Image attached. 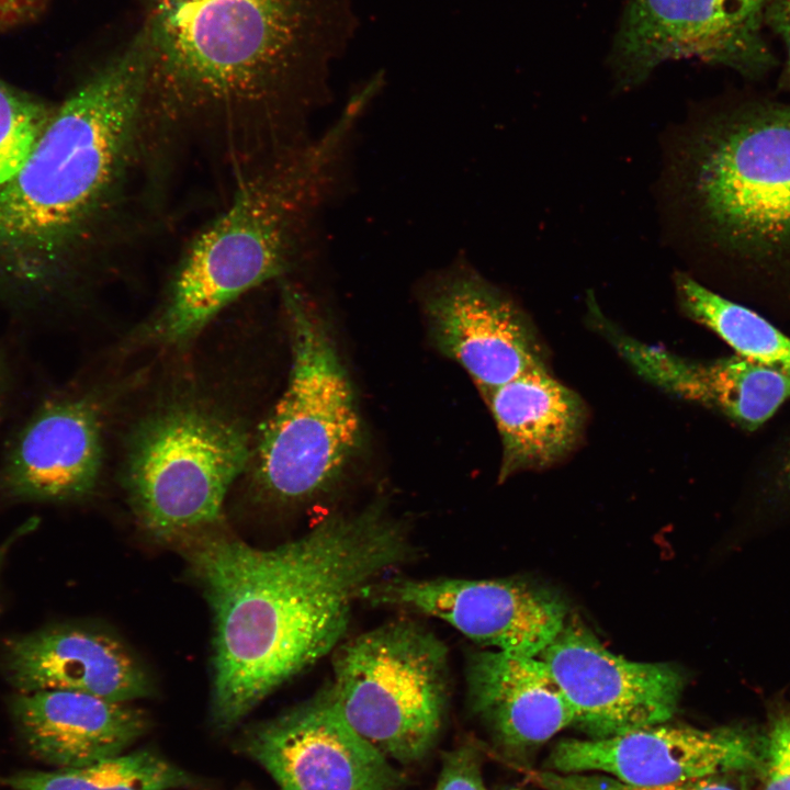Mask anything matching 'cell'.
Segmentation results:
<instances>
[{"label":"cell","instance_id":"4fadbf2b","mask_svg":"<svg viewBox=\"0 0 790 790\" xmlns=\"http://www.w3.org/2000/svg\"><path fill=\"white\" fill-rule=\"evenodd\" d=\"M765 737L736 729L653 724L620 734L556 744L548 766L596 772L633 786H663L725 772L760 770Z\"/></svg>","mask_w":790,"mask_h":790},{"label":"cell","instance_id":"6da1fadb","mask_svg":"<svg viewBox=\"0 0 790 790\" xmlns=\"http://www.w3.org/2000/svg\"><path fill=\"white\" fill-rule=\"evenodd\" d=\"M380 504L332 515L272 549L204 540L192 563L214 621L213 716L239 722L281 685L337 648L372 584L414 555Z\"/></svg>","mask_w":790,"mask_h":790},{"label":"cell","instance_id":"8992f818","mask_svg":"<svg viewBox=\"0 0 790 790\" xmlns=\"http://www.w3.org/2000/svg\"><path fill=\"white\" fill-rule=\"evenodd\" d=\"M292 342L286 387L266 420L257 482L281 504L328 492L359 448L362 424L349 375L323 319L290 285L283 287Z\"/></svg>","mask_w":790,"mask_h":790},{"label":"cell","instance_id":"8fae6325","mask_svg":"<svg viewBox=\"0 0 790 790\" xmlns=\"http://www.w3.org/2000/svg\"><path fill=\"white\" fill-rule=\"evenodd\" d=\"M420 301L432 341L466 371L483 397L545 366L517 305L465 261L431 274L421 285Z\"/></svg>","mask_w":790,"mask_h":790},{"label":"cell","instance_id":"7c38bea8","mask_svg":"<svg viewBox=\"0 0 790 790\" xmlns=\"http://www.w3.org/2000/svg\"><path fill=\"white\" fill-rule=\"evenodd\" d=\"M540 657L572 706L575 723L592 737L665 723L685 685L675 666L616 655L568 617Z\"/></svg>","mask_w":790,"mask_h":790},{"label":"cell","instance_id":"5b68a950","mask_svg":"<svg viewBox=\"0 0 790 790\" xmlns=\"http://www.w3.org/2000/svg\"><path fill=\"white\" fill-rule=\"evenodd\" d=\"M684 167L704 245L746 301L790 311V101L726 104L692 133Z\"/></svg>","mask_w":790,"mask_h":790},{"label":"cell","instance_id":"5bb4252c","mask_svg":"<svg viewBox=\"0 0 790 790\" xmlns=\"http://www.w3.org/2000/svg\"><path fill=\"white\" fill-rule=\"evenodd\" d=\"M246 751L281 790H394L398 771L338 711L328 687L253 730Z\"/></svg>","mask_w":790,"mask_h":790},{"label":"cell","instance_id":"7402d4cb","mask_svg":"<svg viewBox=\"0 0 790 790\" xmlns=\"http://www.w3.org/2000/svg\"><path fill=\"white\" fill-rule=\"evenodd\" d=\"M190 783L183 770L149 751L120 754L79 768L0 777L5 790H171Z\"/></svg>","mask_w":790,"mask_h":790},{"label":"cell","instance_id":"e0dca14e","mask_svg":"<svg viewBox=\"0 0 790 790\" xmlns=\"http://www.w3.org/2000/svg\"><path fill=\"white\" fill-rule=\"evenodd\" d=\"M621 357L661 390L754 431L790 399V374L737 354L709 361L682 358L617 331H608Z\"/></svg>","mask_w":790,"mask_h":790},{"label":"cell","instance_id":"d6986e66","mask_svg":"<svg viewBox=\"0 0 790 790\" xmlns=\"http://www.w3.org/2000/svg\"><path fill=\"white\" fill-rule=\"evenodd\" d=\"M466 681L473 710L509 746L544 743L575 723L572 706L540 656L474 653Z\"/></svg>","mask_w":790,"mask_h":790},{"label":"cell","instance_id":"cb8c5ba5","mask_svg":"<svg viewBox=\"0 0 790 790\" xmlns=\"http://www.w3.org/2000/svg\"><path fill=\"white\" fill-rule=\"evenodd\" d=\"M738 774L725 772L663 786H633L596 772L545 771L535 774V780L546 790H745Z\"/></svg>","mask_w":790,"mask_h":790},{"label":"cell","instance_id":"2e32d148","mask_svg":"<svg viewBox=\"0 0 790 790\" xmlns=\"http://www.w3.org/2000/svg\"><path fill=\"white\" fill-rule=\"evenodd\" d=\"M0 669L15 692L70 690L117 702L150 692L146 673L120 642L72 625L8 639L0 651Z\"/></svg>","mask_w":790,"mask_h":790},{"label":"cell","instance_id":"44dd1931","mask_svg":"<svg viewBox=\"0 0 790 790\" xmlns=\"http://www.w3.org/2000/svg\"><path fill=\"white\" fill-rule=\"evenodd\" d=\"M675 284L688 317L718 335L737 356L790 374V337L747 306L685 273L676 274Z\"/></svg>","mask_w":790,"mask_h":790},{"label":"cell","instance_id":"ffe728a7","mask_svg":"<svg viewBox=\"0 0 790 790\" xmlns=\"http://www.w3.org/2000/svg\"><path fill=\"white\" fill-rule=\"evenodd\" d=\"M501 442L499 482L560 462L577 445L585 405L546 366L529 370L484 397Z\"/></svg>","mask_w":790,"mask_h":790},{"label":"cell","instance_id":"603a6c76","mask_svg":"<svg viewBox=\"0 0 790 790\" xmlns=\"http://www.w3.org/2000/svg\"><path fill=\"white\" fill-rule=\"evenodd\" d=\"M53 112L40 100L0 80V187L22 169Z\"/></svg>","mask_w":790,"mask_h":790},{"label":"cell","instance_id":"9c48e42d","mask_svg":"<svg viewBox=\"0 0 790 790\" xmlns=\"http://www.w3.org/2000/svg\"><path fill=\"white\" fill-rule=\"evenodd\" d=\"M770 0H629L616 37L619 79L644 80L664 61L695 58L749 80L766 77L778 59L765 36Z\"/></svg>","mask_w":790,"mask_h":790},{"label":"cell","instance_id":"ba28073f","mask_svg":"<svg viewBox=\"0 0 790 790\" xmlns=\"http://www.w3.org/2000/svg\"><path fill=\"white\" fill-rule=\"evenodd\" d=\"M248 454L246 433L210 410L177 406L149 417L133 439L125 477L142 524L170 539L213 523Z\"/></svg>","mask_w":790,"mask_h":790},{"label":"cell","instance_id":"3957f363","mask_svg":"<svg viewBox=\"0 0 790 790\" xmlns=\"http://www.w3.org/2000/svg\"><path fill=\"white\" fill-rule=\"evenodd\" d=\"M368 109L362 98L351 97L319 136L274 153L237 189L185 250L146 331L151 342H187L233 301L309 253Z\"/></svg>","mask_w":790,"mask_h":790},{"label":"cell","instance_id":"4316f807","mask_svg":"<svg viewBox=\"0 0 790 790\" xmlns=\"http://www.w3.org/2000/svg\"><path fill=\"white\" fill-rule=\"evenodd\" d=\"M767 485L779 499L790 504V433L763 459Z\"/></svg>","mask_w":790,"mask_h":790},{"label":"cell","instance_id":"ac0fdd59","mask_svg":"<svg viewBox=\"0 0 790 790\" xmlns=\"http://www.w3.org/2000/svg\"><path fill=\"white\" fill-rule=\"evenodd\" d=\"M10 715L21 744L52 769L117 756L147 725L143 711L129 702L70 690L15 692Z\"/></svg>","mask_w":790,"mask_h":790},{"label":"cell","instance_id":"484cf974","mask_svg":"<svg viewBox=\"0 0 790 790\" xmlns=\"http://www.w3.org/2000/svg\"><path fill=\"white\" fill-rule=\"evenodd\" d=\"M436 790H486L471 749L463 747L445 757Z\"/></svg>","mask_w":790,"mask_h":790},{"label":"cell","instance_id":"1f68e13d","mask_svg":"<svg viewBox=\"0 0 790 790\" xmlns=\"http://www.w3.org/2000/svg\"><path fill=\"white\" fill-rule=\"evenodd\" d=\"M508 790H521V789H508Z\"/></svg>","mask_w":790,"mask_h":790},{"label":"cell","instance_id":"9a60e30c","mask_svg":"<svg viewBox=\"0 0 790 790\" xmlns=\"http://www.w3.org/2000/svg\"><path fill=\"white\" fill-rule=\"evenodd\" d=\"M102 463L100 414L86 396L44 398L0 461V498L16 503L79 500L95 487Z\"/></svg>","mask_w":790,"mask_h":790},{"label":"cell","instance_id":"4dcf8cb0","mask_svg":"<svg viewBox=\"0 0 790 790\" xmlns=\"http://www.w3.org/2000/svg\"><path fill=\"white\" fill-rule=\"evenodd\" d=\"M3 383H4V380H3V370H2L1 362H0V397H1L2 392H3Z\"/></svg>","mask_w":790,"mask_h":790},{"label":"cell","instance_id":"277c9868","mask_svg":"<svg viewBox=\"0 0 790 790\" xmlns=\"http://www.w3.org/2000/svg\"><path fill=\"white\" fill-rule=\"evenodd\" d=\"M145 97L136 30L54 110L22 169L0 187V260L11 282L46 284L56 253L109 201L140 131Z\"/></svg>","mask_w":790,"mask_h":790},{"label":"cell","instance_id":"30bf717a","mask_svg":"<svg viewBox=\"0 0 790 790\" xmlns=\"http://www.w3.org/2000/svg\"><path fill=\"white\" fill-rule=\"evenodd\" d=\"M362 600L440 619L493 650L538 657L568 614L552 590L518 579L383 578Z\"/></svg>","mask_w":790,"mask_h":790},{"label":"cell","instance_id":"f1b7e54d","mask_svg":"<svg viewBox=\"0 0 790 790\" xmlns=\"http://www.w3.org/2000/svg\"><path fill=\"white\" fill-rule=\"evenodd\" d=\"M52 0H0V33L30 25L42 18Z\"/></svg>","mask_w":790,"mask_h":790},{"label":"cell","instance_id":"52a82bcc","mask_svg":"<svg viewBox=\"0 0 790 790\" xmlns=\"http://www.w3.org/2000/svg\"><path fill=\"white\" fill-rule=\"evenodd\" d=\"M327 686L351 729L386 758L410 763L432 746L449 685L448 648L413 621L340 644Z\"/></svg>","mask_w":790,"mask_h":790},{"label":"cell","instance_id":"83f0119b","mask_svg":"<svg viewBox=\"0 0 790 790\" xmlns=\"http://www.w3.org/2000/svg\"><path fill=\"white\" fill-rule=\"evenodd\" d=\"M766 29L777 35L786 50L779 87L790 92V0H770L765 16Z\"/></svg>","mask_w":790,"mask_h":790},{"label":"cell","instance_id":"f546056e","mask_svg":"<svg viewBox=\"0 0 790 790\" xmlns=\"http://www.w3.org/2000/svg\"><path fill=\"white\" fill-rule=\"evenodd\" d=\"M35 528L36 522L34 520H30V522L26 521L18 528L13 529L0 541V594L2 590L3 576L9 562V557L11 556L16 544H19V542L22 541L26 535H29Z\"/></svg>","mask_w":790,"mask_h":790},{"label":"cell","instance_id":"d4e9b609","mask_svg":"<svg viewBox=\"0 0 790 790\" xmlns=\"http://www.w3.org/2000/svg\"><path fill=\"white\" fill-rule=\"evenodd\" d=\"M764 737L761 790H790V710L772 718Z\"/></svg>","mask_w":790,"mask_h":790},{"label":"cell","instance_id":"7a4b0ae2","mask_svg":"<svg viewBox=\"0 0 790 790\" xmlns=\"http://www.w3.org/2000/svg\"><path fill=\"white\" fill-rule=\"evenodd\" d=\"M353 29L352 0H144L146 109L260 114L297 144Z\"/></svg>","mask_w":790,"mask_h":790}]
</instances>
